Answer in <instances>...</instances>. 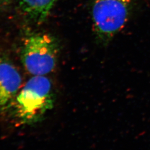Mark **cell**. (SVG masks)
I'll list each match as a JSON object with an SVG mask.
<instances>
[{"label": "cell", "instance_id": "3", "mask_svg": "<svg viewBox=\"0 0 150 150\" xmlns=\"http://www.w3.org/2000/svg\"><path fill=\"white\" fill-rule=\"evenodd\" d=\"M133 0H93V27L96 35L106 42L120 32L128 20Z\"/></svg>", "mask_w": 150, "mask_h": 150}, {"label": "cell", "instance_id": "5", "mask_svg": "<svg viewBox=\"0 0 150 150\" xmlns=\"http://www.w3.org/2000/svg\"><path fill=\"white\" fill-rule=\"evenodd\" d=\"M22 11L32 21L42 23L50 15L56 0H17Z\"/></svg>", "mask_w": 150, "mask_h": 150}, {"label": "cell", "instance_id": "1", "mask_svg": "<svg viewBox=\"0 0 150 150\" xmlns=\"http://www.w3.org/2000/svg\"><path fill=\"white\" fill-rule=\"evenodd\" d=\"M54 102L50 80L45 76H33L21 88L11 107L21 122L31 124L42 120Z\"/></svg>", "mask_w": 150, "mask_h": 150}, {"label": "cell", "instance_id": "4", "mask_svg": "<svg viewBox=\"0 0 150 150\" xmlns=\"http://www.w3.org/2000/svg\"><path fill=\"white\" fill-rule=\"evenodd\" d=\"M22 77L15 66L6 56L0 52V110L11 108L21 88Z\"/></svg>", "mask_w": 150, "mask_h": 150}, {"label": "cell", "instance_id": "6", "mask_svg": "<svg viewBox=\"0 0 150 150\" xmlns=\"http://www.w3.org/2000/svg\"><path fill=\"white\" fill-rule=\"evenodd\" d=\"M13 0H0V6H5L10 4Z\"/></svg>", "mask_w": 150, "mask_h": 150}, {"label": "cell", "instance_id": "2", "mask_svg": "<svg viewBox=\"0 0 150 150\" xmlns=\"http://www.w3.org/2000/svg\"><path fill=\"white\" fill-rule=\"evenodd\" d=\"M59 46L50 35L33 33L25 40L21 61L27 72L33 76H45L54 69L59 56Z\"/></svg>", "mask_w": 150, "mask_h": 150}]
</instances>
